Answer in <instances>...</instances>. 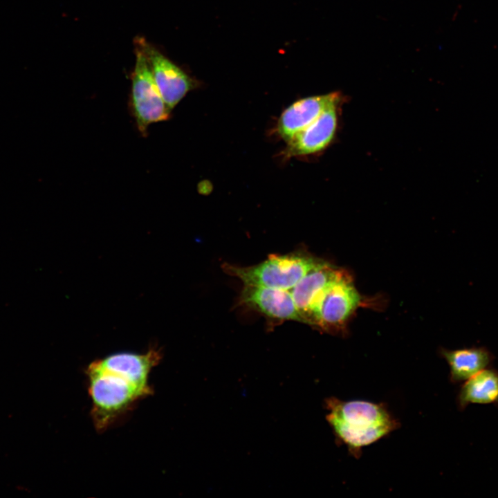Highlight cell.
I'll return each mask as SVG.
<instances>
[{"instance_id":"9","label":"cell","mask_w":498,"mask_h":498,"mask_svg":"<svg viewBox=\"0 0 498 498\" xmlns=\"http://www.w3.org/2000/svg\"><path fill=\"white\" fill-rule=\"evenodd\" d=\"M339 104L326 108L313 122L295 134L288 141L284 155L286 157L308 155L326 148L336 131Z\"/></svg>"},{"instance_id":"2","label":"cell","mask_w":498,"mask_h":498,"mask_svg":"<svg viewBox=\"0 0 498 498\" xmlns=\"http://www.w3.org/2000/svg\"><path fill=\"white\" fill-rule=\"evenodd\" d=\"M326 421L338 443L358 458L362 449L387 436L399 423L382 403L367 400H325Z\"/></svg>"},{"instance_id":"6","label":"cell","mask_w":498,"mask_h":498,"mask_svg":"<svg viewBox=\"0 0 498 498\" xmlns=\"http://www.w3.org/2000/svg\"><path fill=\"white\" fill-rule=\"evenodd\" d=\"M342 270L326 261L289 290L304 323L317 326L324 296Z\"/></svg>"},{"instance_id":"7","label":"cell","mask_w":498,"mask_h":498,"mask_svg":"<svg viewBox=\"0 0 498 498\" xmlns=\"http://www.w3.org/2000/svg\"><path fill=\"white\" fill-rule=\"evenodd\" d=\"M360 302V295L351 277L342 270L324 296L317 326L325 331L342 328Z\"/></svg>"},{"instance_id":"8","label":"cell","mask_w":498,"mask_h":498,"mask_svg":"<svg viewBox=\"0 0 498 498\" xmlns=\"http://www.w3.org/2000/svg\"><path fill=\"white\" fill-rule=\"evenodd\" d=\"M239 304L273 320L303 322L289 290L244 285Z\"/></svg>"},{"instance_id":"12","label":"cell","mask_w":498,"mask_h":498,"mask_svg":"<svg viewBox=\"0 0 498 498\" xmlns=\"http://www.w3.org/2000/svg\"><path fill=\"white\" fill-rule=\"evenodd\" d=\"M497 399L498 374L486 369L465 380L459 395V402L462 407L469 403L488 404Z\"/></svg>"},{"instance_id":"4","label":"cell","mask_w":498,"mask_h":498,"mask_svg":"<svg viewBox=\"0 0 498 498\" xmlns=\"http://www.w3.org/2000/svg\"><path fill=\"white\" fill-rule=\"evenodd\" d=\"M134 49L129 108L139 133L145 137L149 125L168 120L172 111L163 100L144 54L138 48Z\"/></svg>"},{"instance_id":"5","label":"cell","mask_w":498,"mask_h":498,"mask_svg":"<svg viewBox=\"0 0 498 498\" xmlns=\"http://www.w3.org/2000/svg\"><path fill=\"white\" fill-rule=\"evenodd\" d=\"M144 54L160 93L172 111L199 82L142 37L133 40Z\"/></svg>"},{"instance_id":"1","label":"cell","mask_w":498,"mask_h":498,"mask_svg":"<svg viewBox=\"0 0 498 498\" xmlns=\"http://www.w3.org/2000/svg\"><path fill=\"white\" fill-rule=\"evenodd\" d=\"M161 359L159 349L120 352L94 360L86 369L95 427L106 430L138 400L151 393L149 376Z\"/></svg>"},{"instance_id":"10","label":"cell","mask_w":498,"mask_h":498,"mask_svg":"<svg viewBox=\"0 0 498 498\" xmlns=\"http://www.w3.org/2000/svg\"><path fill=\"white\" fill-rule=\"evenodd\" d=\"M341 95L333 92L299 100L286 108L277 124L281 137L288 141L295 134L313 122L326 108L340 103Z\"/></svg>"},{"instance_id":"11","label":"cell","mask_w":498,"mask_h":498,"mask_svg":"<svg viewBox=\"0 0 498 498\" xmlns=\"http://www.w3.org/2000/svg\"><path fill=\"white\" fill-rule=\"evenodd\" d=\"M453 382L465 381L486 368L491 360L489 351L483 347L442 350Z\"/></svg>"},{"instance_id":"3","label":"cell","mask_w":498,"mask_h":498,"mask_svg":"<svg viewBox=\"0 0 498 498\" xmlns=\"http://www.w3.org/2000/svg\"><path fill=\"white\" fill-rule=\"evenodd\" d=\"M326 261L304 252L270 255L255 266L239 267L225 263L227 274L239 278L244 285L290 290L305 275Z\"/></svg>"}]
</instances>
